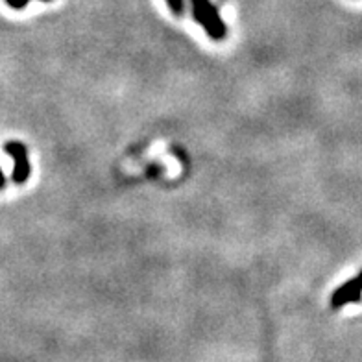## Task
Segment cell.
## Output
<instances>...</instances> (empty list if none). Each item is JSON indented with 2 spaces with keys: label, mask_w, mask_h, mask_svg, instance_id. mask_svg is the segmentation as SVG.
I'll use <instances>...</instances> for the list:
<instances>
[{
  "label": "cell",
  "mask_w": 362,
  "mask_h": 362,
  "mask_svg": "<svg viewBox=\"0 0 362 362\" xmlns=\"http://www.w3.org/2000/svg\"><path fill=\"white\" fill-rule=\"evenodd\" d=\"M6 187V178H4V174H2V170H0V190L4 189Z\"/></svg>",
  "instance_id": "obj_6"
},
{
  "label": "cell",
  "mask_w": 362,
  "mask_h": 362,
  "mask_svg": "<svg viewBox=\"0 0 362 362\" xmlns=\"http://www.w3.org/2000/svg\"><path fill=\"white\" fill-rule=\"evenodd\" d=\"M192 4V15L198 21L206 33L215 41H222L227 35V26L224 19L218 13L217 6L211 0H190Z\"/></svg>",
  "instance_id": "obj_1"
},
{
  "label": "cell",
  "mask_w": 362,
  "mask_h": 362,
  "mask_svg": "<svg viewBox=\"0 0 362 362\" xmlns=\"http://www.w3.org/2000/svg\"><path fill=\"white\" fill-rule=\"evenodd\" d=\"M168 8L172 10L174 15H183L185 11V2L183 0H167Z\"/></svg>",
  "instance_id": "obj_4"
},
{
  "label": "cell",
  "mask_w": 362,
  "mask_h": 362,
  "mask_svg": "<svg viewBox=\"0 0 362 362\" xmlns=\"http://www.w3.org/2000/svg\"><path fill=\"white\" fill-rule=\"evenodd\" d=\"M28 2H30V0H6V4L11 6L13 10H22V8H26Z\"/></svg>",
  "instance_id": "obj_5"
},
{
  "label": "cell",
  "mask_w": 362,
  "mask_h": 362,
  "mask_svg": "<svg viewBox=\"0 0 362 362\" xmlns=\"http://www.w3.org/2000/svg\"><path fill=\"white\" fill-rule=\"evenodd\" d=\"M41 2H50V0H41Z\"/></svg>",
  "instance_id": "obj_7"
},
{
  "label": "cell",
  "mask_w": 362,
  "mask_h": 362,
  "mask_svg": "<svg viewBox=\"0 0 362 362\" xmlns=\"http://www.w3.org/2000/svg\"><path fill=\"white\" fill-rule=\"evenodd\" d=\"M4 150L8 151L13 159V174L11 179L17 185L26 183L30 174H32V167H30V159H28V148L22 145L21 141H8L4 145Z\"/></svg>",
  "instance_id": "obj_2"
},
{
  "label": "cell",
  "mask_w": 362,
  "mask_h": 362,
  "mask_svg": "<svg viewBox=\"0 0 362 362\" xmlns=\"http://www.w3.org/2000/svg\"><path fill=\"white\" fill-rule=\"evenodd\" d=\"M362 299V272L353 279L346 281L344 285L336 288L331 296V307L338 311V308L346 307L347 303H355Z\"/></svg>",
  "instance_id": "obj_3"
}]
</instances>
